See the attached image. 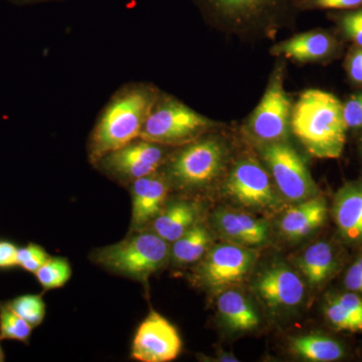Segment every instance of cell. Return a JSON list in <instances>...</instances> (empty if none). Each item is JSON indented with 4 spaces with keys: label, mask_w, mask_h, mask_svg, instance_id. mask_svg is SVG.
<instances>
[{
    "label": "cell",
    "mask_w": 362,
    "mask_h": 362,
    "mask_svg": "<svg viewBox=\"0 0 362 362\" xmlns=\"http://www.w3.org/2000/svg\"><path fill=\"white\" fill-rule=\"evenodd\" d=\"M197 211L187 202H175L154 218V232L166 242L175 243L194 226Z\"/></svg>",
    "instance_id": "d6986e66"
},
{
    "label": "cell",
    "mask_w": 362,
    "mask_h": 362,
    "mask_svg": "<svg viewBox=\"0 0 362 362\" xmlns=\"http://www.w3.org/2000/svg\"><path fill=\"white\" fill-rule=\"evenodd\" d=\"M218 228L228 239L238 244L259 246L268 239L269 226L247 214L223 211L216 214Z\"/></svg>",
    "instance_id": "ac0fdd59"
},
{
    "label": "cell",
    "mask_w": 362,
    "mask_h": 362,
    "mask_svg": "<svg viewBox=\"0 0 362 362\" xmlns=\"http://www.w3.org/2000/svg\"><path fill=\"white\" fill-rule=\"evenodd\" d=\"M18 249L8 242H0V268L16 266Z\"/></svg>",
    "instance_id": "d6a6232c"
},
{
    "label": "cell",
    "mask_w": 362,
    "mask_h": 362,
    "mask_svg": "<svg viewBox=\"0 0 362 362\" xmlns=\"http://www.w3.org/2000/svg\"><path fill=\"white\" fill-rule=\"evenodd\" d=\"M327 204L322 197H313L290 209L281 221V230L290 239L310 235L326 218Z\"/></svg>",
    "instance_id": "e0dca14e"
},
{
    "label": "cell",
    "mask_w": 362,
    "mask_h": 362,
    "mask_svg": "<svg viewBox=\"0 0 362 362\" xmlns=\"http://www.w3.org/2000/svg\"><path fill=\"white\" fill-rule=\"evenodd\" d=\"M262 157L281 194L292 202L315 197L317 187L301 156L284 141L263 144Z\"/></svg>",
    "instance_id": "ba28073f"
},
{
    "label": "cell",
    "mask_w": 362,
    "mask_h": 362,
    "mask_svg": "<svg viewBox=\"0 0 362 362\" xmlns=\"http://www.w3.org/2000/svg\"><path fill=\"white\" fill-rule=\"evenodd\" d=\"M211 243V237L202 226H192L176 240L173 247V259L180 264L194 263L202 258Z\"/></svg>",
    "instance_id": "603a6c76"
},
{
    "label": "cell",
    "mask_w": 362,
    "mask_h": 362,
    "mask_svg": "<svg viewBox=\"0 0 362 362\" xmlns=\"http://www.w3.org/2000/svg\"><path fill=\"white\" fill-rule=\"evenodd\" d=\"M218 309L226 325L233 330H251L259 325L258 314L239 292H223L218 298Z\"/></svg>",
    "instance_id": "ffe728a7"
},
{
    "label": "cell",
    "mask_w": 362,
    "mask_h": 362,
    "mask_svg": "<svg viewBox=\"0 0 362 362\" xmlns=\"http://www.w3.org/2000/svg\"><path fill=\"white\" fill-rule=\"evenodd\" d=\"M16 315L23 318L32 327H37L44 321L45 304L40 295H23L6 304Z\"/></svg>",
    "instance_id": "484cf974"
},
{
    "label": "cell",
    "mask_w": 362,
    "mask_h": 362,
    "mask_svg": "<svg viewBox=\"0 0 362 362\" xmlns=\"http://www.w3.org/2000/svg\"><path fill=\"white\" fill-rule=\"evenodd\" d=\"M252 254L235 245H221L207 256L202 275L206 284L221 289L240 282L247 275L252 264Z\"/></svg>",
    "instance_id": "4fadbf2b"
},
{
    "label": "cell",
    "mask_w": 362,
    "mask_h": 362,
    "mask_svg": "<svg viewBox=\"0 0 362 362\" xmlns=\"http://www.w3.org/2000/svg\"><path fill=\"white\" fill-rule=\"evenodd\" d=\"M49 259V255L47 252L45 251L44 249L42 251L37 252V255L32 257L28 259H26L25 262H23L21 264V267L23 269V270L30 272V273H37V271L39 270L40 267L44 265L45 262Z\"/></svg>",
    "instance_id": "e575fe53"
},
{
    "label": "cell",
    "mask_w": 362,
    "mask_h": 362,
    "mask_svg": "<svg viewBox=\"0 0 362 362\" xmlns=\"http://www.w3.org/2000/svg\"><path fill=\"white\" fill-rule=\"evenodd\" d=\"M218 126L176 98L160 93L139 138L163 146L187 144Z\"/></svg>",
    "instance_id": "277c9868"
},
{
    "label": "cell",
    "mask_w": 362,
    "mask_h": 362,
    "mask_svg": "<svg viewBox=\"0 0 362 362\" xmlns=\"http://www.w3.org/2000/svg\"><path fill=\"white\" fill-rule=\"evenodd\" d=\"M225 187L235 201L245 206L266 209L278 204L270 175L254 159L237 162L226 178Z\"/></svg>",
    "instance_id": "7c38bea8"
},
{
    "label": "cell",
    "mask_w": 362,
    "mask_h": 362,
    "mask_svg": "<svg viewBox=\"0 0 362 362\" xmlns=\"http://www.w3.org/2000/svg\"><path fill=\"white\" fill-rule=\"evenodd\" d=\"M42 247L37 246V245L35 244H30L28 245V246L18 249L16 264H18V266H21L23 262H25L26 259L32 258V257L35 256V255H37V252L42 251Z\"/></svg>",
    "instance_id": "d590c367"
},
{
    "label": "cell",
    "mask_w": 362,
    "mask_h": 362,
    "mask_svg": "<svg viewBox=\"0 0 362 362\" xmlns=\"http://www.w3.org/2000/svg\"><path fill=\"white\" fill-rule=\"evenodd\" d=\"M361 156H362V137L361 139Z\"/></svg>",
    "instance_id": "74e56055"
},
{
    "label": "cell",
    "mask_w": 362,
    "mask_h": 362,
    "mask_svg": "<svg viewBox=\"0 0 362 362\" xmlns=\"http://www.w3.org/2000/svg\"><path fill=\"white\" fill-rule=\"evenodd\" d=\"M325 315L327 320L335 329L358 332L356 322L347 311L339 304L335 298L326 303Z\"/></svg>",
    "instance_id": "f1b7e54d"
},
{
    "label": "cell",
    "mask_w": 362,
    "mask_h": 362,
    "mask_svg": "<svg viewBox=\"0 0 362 362\" xmlns=\"http://www.w3.org/2000/svg\"><path fill=\"white\" fill-rule=\"evenodd\" d=\"M333 214L345 239H362V180L352 181L340 188L335 197Z\"/></svg>",
    "instance_id": "2e32d148"
},
{
    "label": "cell",
    "mask_w": 362,
    "mask_h": 362,
    "mask_svg": "<svg viewBox=\"0 0 362 362\" xmlns=\"http://www.w3.org/2000/svg\"><path fill=\"white\" fill-rule=\"evenodd\" d=\"M32 330V326L16 315L6 304L0 305V339L28 342Z\"/></svg>",
    "instance_id": "4316f807"
},
{
    "label": "cell",
    "mask_w": 362,
    "mask_h": 362,
    "mask_svg": "<svg viewBox=\"0 0 362 362\" xmlns=\"http://www.w3.org/2000/svg\"><path fill=\"white\" fill-rule=\"evenodd\" d=\"M259 297L269 306L294 307L304 297V284L297 274L284 266L272 267L259 276L256 284Z\"/></svg>",
    "instance_id": "5bb4252c"
},
{
    "label": "cell",
    "mask_w": 362,
    "mask_h": 362,
    "mask_svg": "<svg viewBox=\"0 0 362 362\" xmlns=\"http://www.w3.org/2000/svg\"><path fill=\"white\" fill-rule=\"evenodd\" d=\"M168 190L166 181L156 173L133 181L131 187L133 226L146 225L161 213Z\"/></svg>",
    "instance_id": "9a60e30c"
},
{
    "label": "cell",
    "mask_w": 362,
    "mask_h": 362,
    "mask_svg": "<svg viewBox=\"0 0 362 362\" xmlns=\"http://www.w3.org/2000/svg\"><path fill=\"white\" fill-rule=\"evenodd\" d=\"M344 284L350 291L362 294V270L356 263L347 271Z\"/></svg>",
    "instance_id": "836d02e7"
},
{
    "label": "cell",
    "mask_w": 362,
    "mask_h": 362,
    "mask_svg": "<svg viewBox=\"0 0 362 362\" xmlns=\"http://www.w3.org/2000/svg\"><path fill=\"white\" fill-rule=\"evenodd\" d=\"M160 93L156 86L142 82L128 83L116 90L90 133L89 158L93 164L140 137Z\"/></svg>",
    "instance_id": "6da1fadb"
},
{
    "label": "cell",
    "mask_w": 362,
    "mask_h": 362,
    "mask_svg": "<svg viewBox=\"0 0 362 362\" xmlns=\"http://www.w3.org/2000/svg\"><path fill=\"white\" fill-rule=\"evenodd\" d=\"M226 147L218 138H199L178 152L169 175L181 187H202L216 180L226 162Z\"/></svg>",
    "instance_id": "52a82bcc"
},
{
    "label": "cell",
    "mask_w": 362,
    "mask_h": 362,
    "mask_svg": "<svg viewBox=\"0 0 362 362\" xmlns=\"http://www.w3.org/2000/svg\"><path fill=\"white\" fill-rule=\"evenodd\" d=\"M327 18L343 42L362 47V7L352 11H328Z\"/></svg>",
    "instance_id": "cb8c5ba5"
},
{
    "label": "cell",
    "mask_w": 362,
    "mask_h": 362,
    "mask_svg": "<svg viewBox=\"0 0 362 362\" xmlns=\"http://www.w3.org/2000/svg\"><path fill=\"white\" fill-rule=\"evenodd\" d=\"M343 116L349 130H362V89L343 103Z\"/></svg>",
    "instance_id": "4dcf8cb0"
},
{
    "label": "cell",
    "mask_w": 362,
    "mask_h": 362,
    "mask_svg": "<svg viewBox=\"0 0 362 362\" xmlns=\"http://www.w3.org/2000/svg\"><path fill=\"white\" fill-rule=\"evenodd\" d=\"M343 308L347 311L350 317L356 322L358 332L362 331V299L358 295L352 293H345L335 298Z\"/></svg>",
    "instance_id": "1f68e13d"
},
{
    "label": "cell",
    "mask_w": 362,
    "mask_h": 362,
    "mask_svg": "<svg viewBox=\"0 0 362 362\" xmlns=\"http://www.w3.org/2000/svg\"><path fill=\"white\" fill-rule=\"evenodd\" d=\"M298 0H199L214 28L245 39H274L290 28L297 14Z\"/></svg>",
    "instance_id": "3957f363"
},
{
    "label": "cell",
    "mask_w": 362,
    "mask_h": 362,
    "mask_svg": "<svg viewBox=\"0 0 362 362\" xmlns=\"http://www.w3.org/2000/svg\"><path fill=\"white\" fill-rule=\"evenodd\" d=\"M4 361V351H2L1 346H0V362Z\"/></svg>",
    "instance_id": "8d00e7d4"
},
{
    "label": "cell",
    "mask_w": 362,
    "mask_h": 362,
    "mask_svg": "<svg viewBox=\"0 0 362 362\" xmlns=\"http://www.w3.org/2000/svg\"><path fill=\"white\" fill-rule=\"evenodd\" d=\"M343 42L337 33L318 28L274 45L271 54L297 63L326 65L341 58L344 52Z\"/></svg>",
    "instance_id": "30bf717a"
},
{
    "label": "cell",
    "mask_w": 362,
    "mask_h": 362,
    "mask_svg": "<svg viewBox=\"0 0 362 362\" xmlns=\"http://www.w3.org/2000/svg\"><path fill=\"white\" fill-rule=\"evenodd\" d=\"M169 254L165 240L154 233H140L98 252L97 262L110 270L136 279H146L158 270Z\"/></svg>",
    "instance_id": "5b68a950"
},
{
    "label": "cell",
    "mask_w": 362,
    "mask_h": 362,
    "mask_svg": "<svg viewBox=\"0 0 362 362\" xmlns=\"http://www.w3.org/2000/svg\"><path fill=\"white\" fill-rule=\"evenodd\" d=\"M292 350L298 356L315 362L338 361L344 354L341 345L334 339L315 334L295 338Z\"/></svg>",
    "instance_id": "7402d4cb"
},
{
    "label": "cell",
    "mask_w": 362,
    "mask_h": 362,
    "mask_svg": "<svg viewBox=\"0 0 362 362\" xmlns=\"http://www.w3.org/2000/svg\"><path fill=\"white\" fill-rule=\"evenodd\" d=\"M299 266L311 285L321 284L334 268L332 247L325 242L311 245L302 255Z\"/></svg>",
    "instance_id": "44dd1931"
},
{
    "label": "cell",
    "mask_w": 362,
    "mask_h": 362,
    "mask_svg": "<svg viewBox=\"0 0 362 362\" xmlns=\"http://www.w3.org/2000/svg\"><path fill=\"white\" fill-rule=\"evenodd\" d=\"M291 129L312 156L339 158L349 131L343 116V102L327 90H305L293 105Z\"/></svg>",
    "instance_id": "7a4b0ae2"
},
{
    "label": "cell",
    "mask_w": 362,
    "mask_h": 362,
    "mask_svg": "<svg viewBox=\"0 0 362 362\" xmlns=\"http://www.w3.org/2000/svg\"><path fill=\"white\" fill-rule=\"evenodd\" d=\"M21 1H33V0H21Z\"/></svg>",
    "instance_id": "f35d334b"
},
{
    "label": "cell",
    "mask_w": 362,
    "mask_h": 362,
    "mask_svg": "<svg viewBox=\"0 0 362 362\" xmlns=\"http://www.w3.org/2000/svg\"><path fill=\"white\" fill-rule=\"evenodd\" d=\"M40 285L45 290L63 287L70 280L71 269L65 259L49 258L35 273Z\"/></svg>",
    "instance_id": "d4e9b609"
},
{
    "label": "cell",
    "mask_w": 362,
    "mask_h": 362,
    "mask_svg": "<svg viewBox=\"0 0 362 362\" xmlns=\"http://www.w3.org/2000/svg\"><path fill=\"white\" fill-rule=\"evenodd\" d=\"M180 350L181 339L175 326L157 312H150L136 332L132 356L143 362H168Z\"/></svg>",
    "instance_id": "8fae6325"
},
{
    "label": "cell",
    "mask_w": 362,
    "mask_h": 362,
    "mask_svg": "<svg viewBox=\"0 0 362 362\" xmlns=\"http://www.w3.org/2000/svg\"><path fill=\"white\" fill-rule=\"evenodd\" d=\"M163 147V145L138 138L122 148L107 154L96 165L101 166L104 171L119 180L133 182L158 170L165 156Z\"/></svg>",
    "instance_id": "9c48e42d"
},
{
    "label": "cell",
    "mask_w": 362,
    "mask_h": 362,
    "mask_svg": "<svg viewBox=\"0 0 362 362\" xmlns=\"http://www.w3.org/2000/svg\"><path fill=\"white\" fill-rule=\"evenodd\" d=\"M285 63L272 74L268 86L246 125L247 134L262 144L284 141L291 127L293 105L284 87Z\"/></svg>",
    "instance_id": "8992f818"
},
{
    "label": "cell",
    "mask_w": 362,
    "mask_h": 362,
    "mask_svg": "<svg viewBox=\"0 0 362 362\" xmlns=\"http://www.w3.org/2000/svg\"><path fill=\"white\" fill-rule=\"evenodd\" d=\"M347 80L352 86L362 88V47L351 45L345 54L343 63Z\"/></svg>",
    "instance_id": "f546056e"
},
{
    "label": "cell",
    "mask_w": 362,
    "mask_h": 362,
    "mask_svg": "<svg viewBox=\"0 0 362 362\" xmlns=\"http://www.w3.org/2000/svg\"><path fill=\"white\" fill-rule=\"evenodd\" d=\"M296 6L299 11H352L361 8L362 0H298Z\"/></svg>",
    "instance_id": "83f0119b"
}]
</instances>
